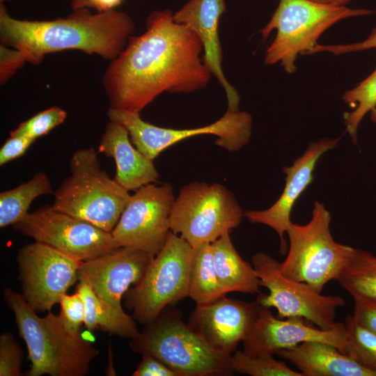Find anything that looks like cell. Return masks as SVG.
Returning a JSON list of instances; mask_svg holds the SVG:
<instances>
[{"label":"cell","instance_id":"74e56055","mask_svg":"<svg viewBox=\"0 0 376 376\" xmlns=\"http://www.w3.org/2000/svg\"><path fill=\"white\" fill-rule=\"evenodd\" d=\"M124 0H72V10L80 8H94L97 12H105L114 10Z\"/></svg>","mask_w":376,"mask_h":376},{"label":"cell","instance_id":"277c9868","mask_svg":"<svg viewBox=\"0 0 376 376\" xmlns=\"http://www.w3.org/2000/svg\"><path fill=\"white\" fill-rule=\"evenodd\" d=\"M70 175L54 191L52 207L111 233L130 194L109 178L93 148L76 150L70 159Z\"/></svg>","mask_w":376,"mask_h":376},{"label":"cell","instance_id":"ac0fdd59","mask_svg":"<svg viewBox=\"0 0 376 376\" xmlns=\"http://www.w3.org/2000/svg\"><path fill=\"white\" fill-rule=\"evenodd\" d=\"M338 139L322 138L309 144L303 155L297 158L290 166H283L286 174L285 185L277 201L263 210H246L244 217L251 223L261 224L272 228L280 240V252L285 254L288 250L285 233L292 221L291 212L297 199L311 183L315 167L321 156L334 149Z\"/></svg>","mask_w":376,"mask_h":376},{"label":"cell","instance_id":"ab89813d","mask_svg":"<svg viewBox=\"0 0 376 376\" xmlns=\"http://www.w3.org/2000/svg\"><path fill=\"white\" fill-rule=\"evenodd\" d=\"M11 1V0H0V3H3L5 1Z\"/></svg>","mask_w":376,"mask_h":376},{"label":"cell","instance_id":"f1b7e54d","mask_svg":"<svg viewBox=\"0 0 376 376\" xmlns=\"http://www.w3.org/2000/svg\"><path fill=\"white\" fill-rule=\"evenodd\" d=\"M347 354L376 375V336L359 326L352 315L345 321Z\"/></svg>","mask_w":376,"mask_h":376},{"label":"cell","instance_id":"5bb4252c","mask_svg":"<svg viewBox=\"0 0 376 376\" xmlns=\"http://www.w3.org/2000/svg\"><path fill=\"white\" fill-rule=\"evenodd\" d=\"M22 296L36 311H50L70 287L79 281L82 261L36 242L17 254Z\"/></svg>","mask_w":376,"mask_h":376},{"label":"cell","instance_id":"5b68a950","mask_svg":"<svg viewBox=\"0 0 376 376\" xmlns=\"http://www.w3.org/2000/svg\"><path fill=\"white\" fill-rule=\"evenodd\" d=\"M130 349L152 355L179 376L231 375L230 357L215 350L176 312H164L135 337Z\"/></svg>","mask_w":376,"mask_h":376},{"label":"cell","instance_id":"4dcf8cb0","mask_svg":"<svg viewBox=\"0 0 376 376\" xmlns=\"http://www.w3.org/2000/svg\"><path fill=\"white\" fill-rule=\"evenodd\" d=\"M22 352L10 333L0 336V375L21 376Z\"/></svg>","mask_w":376,"mask_h":376},{"label":"cell","instance_id":"484cf974","mask_svg":"<svg viewBox=\"0 0 376 376\" xmlns=\"http://www.w3.org/2000/svg\"><path fill=\"white\" fill-rule=\"evenodd\" d=\"M336 281L351 295H361L376 299V256L356 249Z\"/></svg>","mask_w":376,"mask_h":376},{"label":"cell","instance_id":"3957f363","mask_svg":"<svg viewBox=\"0 0 376 376\" xmlns=\"http://www.w3.org/2000/svg\"><path fill=\"white\" fill-rule=\"evenodd\" d=\"M3 298L13 311L19 335L26 343L31 367L28 376H83L98 350L81 333L75 334L64 326L60 315L51 311L39 317L22 295L10 288Z\"/></svg>","mask_w":376,"mask_h":376},{"label":"cell","instance_id":"d6986e66","mask_svg":"<svg viewBox=\"0 0 376 376\" xmlns=\"http://www.w3.org/2000/svg\"><path fill=\"white\" fill-rule=\"evenodd\" d=\"M226 10L225 0H189L173 14V18L199 38L203 45V62L226 93L227 110L237 111L240 95L224 73L223 52L218 31L220 18Z\"/></svg>","mask_w":376,"mask_h":376},{"label":"cell","instance_id":"4316f807","mask_svg":"<svg viewBox=\"0 0 376 376\" xmlns=\"http://www.w3.org/2000/svg\"><path fill=\"white\" fill-rule=\"evenodd\" d=\"M342 98L346 104L354 109L350 112H345L343 118L346 132L355 143L358 127L368 112H371L376 122V68L358 85L346 91Z\"/></svg>","mask_w":376,"mask_h":376},{"label":"cell","instance_id":"44dd1931","mask_svg":"<svg viewBox=\"0 0 376 376\" xmlns=\"http://www.w3.org/2000/svg\"><path fill=\"white\" fill-rule=\"evenodd\" d=\"M276 354L297 367L303 376H376L336 347L307 341Z\"/></svg>","mask_w":376,"mask_h":376},{"label":"cell","instance_id":"f546056e","mask_svg":"<svg viewBox=\"0 0 376 376\" xmlns=\"http://www.w3.org/2000/svg\"><path fill=\"white\" fill-rule=\"evenodd\" d=\"M66 116L65 110L53 107L21 123L10 133L25 135L36 140L41 136L47 134L52 130L63 123Z\"/></svg>","mask_w":376,"mask_h":376},{"label":"cell","instance_id":"e575fe53","mask_svg":"<svg viewBox=\"0 0 376 376\" xmlns=\"http://www.w3.org/2000/svg\"><path fill=\"white\" fill-rule=\"evenodd\" d=\"M376 48V28L373 29L369 36L363 41L340 45H320L317 44L308 54L323 52L340 55L354 52H359Z\"/></svg>","mask_w":376,"mask_h":376},{"label":"cell","instance_id":"52a82bcc","mask_svg":"<svg viewBox=\"0 0 376 376\" xmlns=\"http://www.w3.org/2000/svg\"><path fill=\"white\" fill-rule=\"evenodd\" d=\"M311 215L304 225L292 223L287 232L288 255L280 263V270L285 276L304 282L321 293L328 282L338 279L356 249L334 240L331 217L323 203L315 201Z\"/></svg>","mask_w":376,"mask_h":376},{"label":"cell","instance_id":"1f68e13d","mask_svg":"<svg viewBox=\"0 0 376 376\" xmlns=\"http://www.w3.org/2000/svg\"><path fill=\"white\" fill-rule=\"evenodd\" d=\"M60 318L65 328L72 333H81L84 322V303L78 292L72 295H63L60 299Z\"/></svg>","mask_w":376,"mask_h":376},{"label":"cell","instance_id":"7a4b0ae2","mask_svg":"<svg viewBox=\"0 0 376 376\" xmlns=\"http://www.w3.org/2000/svg\"><path fill=\"white\" fill-rule=\"evenodd\" d=\"M135 24L123 11L93 13L75 10L67 17L32 21L13 18L0 3L1 45L19 50L26 62L40 63L46 54L77 49L111 61L125 48Z\"/></svg>","mask_w":376,"mask_h":376},{"label":"cell","instance_id":"cb8c5ba5","mask_svg":"<svg viewBox=\"0 0 376 376\" xmlns=\"http://www.w3.org/2000/svg\"><path fill=\"white\" fill-rule=\"evenodd\" d=\"M226 294L215 270L212 243L193 248L188 297L196 305H203L223 297Z\"/></svg>","mask_w":376,"mask_h":376},{"label":"cell","instance_id":"e0dca14e","mask_svg":"<svg viewBox=\"0 0 376 376\" xmlns=\"http://www.w3.org/2000/svg\"><path fill=\"white\" fill-rule=\"evenodd\" d=\"M154 257L139 249L118 247L97 258L82 261L79 281H86L95 295L111 306L123 309L121 299L131 285L142 279Z\"/></svg>","mask_w":376,"mask_h":376},{"label":"cell","instance_id":"8fae6325","mask_svg":"<svg viewBox=\"0 0 376 376\" xmlns=\"http://www.w3.org/2000/svg\"><path fill=\"white\" fill-rule=\"evenodd\" d=\"M110 120L123 125L132 143L144 155L154 160L169 146L187 138L202 134L217 137L215 144L233 152L248 143L251 135L252 117L246 111H228L213 123L191 129L164 128L143 120L140 113L109 107Z\"/></svg>","mask_w":376,"mask_h":376},{"label":"cell","instance_id":"836d02e7","mask_svg":"<svg viewBox=\"0 0 376 376\" xmlns=\"http://www.w3.org/2000/svg\"><path fill=\"white\" fill-rule=\"evenodd\" d=\"M22 53L3 45L0 46V82H7L26 63Z\"/></svg>","mask_w":376,"mask_h":376},{"label":"cell","instance_id":"4fadbf2b","mask_svg":"<svg viewBox=\"0 0 376 376\" xmlns=\"http://www.w3.org/2000/svg\"><path fill=\"white\" fill-rule=\"evenodd\" d=\"M134 191L111 233L118 247L139 249L155 257L171 232L173 187L151 183Z\"/></svg>","mask_w":376,"mask_h":376},{"label":"cell","instance_id":"d4e9b609","mask_svg":"<svg viewBox=\"0 0 376 376\" xmlns=\"http://www.w3.org/2000/svg\"><path fill=\"white\" fill-rule=\"evenodd\" d=\"M48 175L37 172L32 178L17 187L0 194V227L13 225L24 218L34 199L54 194Z\"/></svg>","mask_w":376,"mask_h":376},{"label":"cell","instance_id":"603a6c76","mask_svg":"<svg viewBox=\"0 0 376 376\" xmlns=\"http://www.w3.org/2000/svg\"><path fill=\"white\" fill-rule=\"evenodd\" d=\"M79 281L77 292L84 303V324L88 331L100 329L129 338H133L139 333L132 316L123 309L116 308L99 298L86 281Z\"/></svg>","mask_w":376,"mask_h":376},{"label":"cell","instance_id":"83f0119b","mask_svg":"<svg viewBox=\"0 0 376 376\" xmlns=\"http://www.w3.org/2000/svg\"><path fill=\"white\" fill-rule=\"evenodd\" d=\"M230 362L233 372L251 376H303L269 354L251 355L236 350Z\"/></svg>","mask_w":376,"mask_h":376},{"label":"cell","instance_id":"ba28073f","mask_svg":"<svg viewBox=\"0 0 376 376\" xmlns=\"http://www.w3.org/2000/svg\"><path fill=\"white\" fill-rule=\"evenodd\" d=\"M243 217L237 200L224 185L196 182L180 189L172 206L169 225L172 233L195 248L230 233Z\"/></svg>","mask_w":376,"mask_h":376},{"label":"cell","instance_id":"30bf717a","mask_svg":"<svg viewBox=\"0 0 376 376\" xmlns=\"http://www.w3.org/2000/svg\"><path fill=\"white\" fill-rule=\"evenodd\" d=\"M252 265L260 286L269 290V294L258 295L256 302L260 306L275 308L281 319L303 318L322 329L335 326L336 311L345 304L341 297L322 295L304 282L285 276L280 263L263 252L253 255Z\"/></svg>","mask_w":376,"mask_h":376},{"label":"cell","instance_id":"6da1fadb","mask_svg":"<svg viewBox=\"0 0 376 376\" xmlns=\"http://www.w3.org/2000/svg\"><path fill=\"white\" fill-rule=\"evenodd\" d=\"M173 14L150 13L146 31L131 36L111 61L102 80L110 107L140 113L164 92L187 94L207 86L212 75L201 56L202 43Z\"/></svg>","mask_w":376,"mask_h":376},{"label":"cell","instance_id":"8d00e7d4","mask_svg":"<svg viewBox=\"0 0 376 376\" xmlns=\"http://www.w3.org/2000/svg\"><path fill=\"white\" fill-rule=\"evenodd\" d=\"M133 376H179L178 374L157 358L143 354V358Z\"/></svg>","mask_w":376,"mask_h":376},{"label":"cell","instance_id":"d590c367","mask_svg":"<svg viewBox=\"0 0 376 376\" xmlns=\"http://www.w3.org/2000/svg\"><path fill=\"white\" fill-rule=\"evenodd\" d=\"M35 141L25 135L10 133L0 149V165L22 156Z\"/></svg>","mask_w":376,"mask_h":376},{"label":"cell","instance_id":"2e32d148","mask_svg":"<svg viewBox=\"0 0 376 376\" xmlns=\"http://www.w3.org/2000/svg\"><path fill=\"white\" fill-rule=\"evenodd\" d=\"M259 304L221 297L196 305L189 324L210 345L230 357L246 338L257 318Z\"/></svg>","mask_w":376,"mask_h":376},{"label":"cell","instance_id":"7402d4cb","mask_svg":"<svg viewBox=\"0 0 376 376\" xmlns=\"http://www.w3.org/2000/svg\"><path fill=\"white\" fill-rule=\"evenodd\" d=\"M213 260L219 281L227 293L260 292V282L252 265L244 260L233 246L230 233L212 242Z\"/></svg>","mask_w":376,"mask_h":376},{"label":"cell","instance_id":"9c48e42d","mask_svg":"<svg viewBox=\"0 0 376 376\" xmlns=\"http://www.w3.org/2000/svg\"><path fill=\"white\" fill-rule=\"evenodd\" d=\"M191 246L171 231L141 281L126 295L127 307L141 324L155 320L165 308L189 295Z\"/></svg>","mask_w":376,"mask_h":376},{"label":"cell","instance_id":"8992f818","mask_svg":"<svg viewBox=\"0 0 376 376\" xmlns=\"http://www.w3.org/2000/svg\"><path fill=\"white\" fill-rule=\"evenodd\" d=\"M373 13L370 10L324 5L310 0H279L269 21L260 30L263 39L276 30L266 51L265 63L279 62L287 73L293 74L297 71L298 54H308L327 29L342 19Z\"/></svg>","mask_w":376,"mask_h":376},{"label":"cell","instance_id":"f35d334b","mask_svg":"<svg viewBox=\"0 0 376 376\" xmlns=\"http://www.w3.org/2000/svg\"><path fill=\"white\" fill-rule=\"evenodd\" d=\"M311 1L324 4V5H330V6H345L350 1L352 0H310Z\"/></svg>","mask_w":376,"mask_h":376},{"label":"cell","instance_id":"ffe728a7","mask_svg":"<svg viewBox=\"0 0 376 376\" xmlns=\"http://www.w3.org/2000/svg\"><path fill=\"white\" fill-rule=\"evenodd\" d=\"M130 138L123 125L110 120L98 146L100 152L114 159L113 179L129 191L154 183L159 176L153 160L134 148Z\"/></svg>","mask_w":376,"mask_h":376},{"label":"cell","instance_id":"9a60e30c","mask_svg":"<svg viewBox=\"0 0 376 376\" xmlns=\"http://www.w3.org/2000/svg\"><path fill=\"white\" fill-rule=\"evenodd\" d=\"M260 306V305H259ZM307 341L330 344L347 354L345 324L336 322L330 329H322L303 318L274 317L269 308L260 306L256 321L242 341L243 351L251 355H273L279 350Z\"/></svg>","mask_w":376,"mask_h":376},{"label":"cell","instance_id":"d6a6232c","mask_svg":"<svg viewBox=\"0 0 376 376\" xmlns=\"http://www.w3.org/2000/svg\"><path fill=\"white\" fill-rule=\"evenodd\" d=\"M354 300L353 318L365 329L376 336V299L361 295H352Z\"/></svg>","mask_w":376,"mask_h":376},{"label":"cell","instance_id":"7c38bea8","mask_svg":"<svg viewBox=\"0 0 376 376\" xmlns=\"http://www.w3.org/2000/svg\"><path fill=\"white\" fill-rule=\"evenodd\" d=\"M13 226L36 242L80 261L97 258L118 247L111 233L57 211L52 205L28 212Z\"/></svg>","mask_w":376,"mask_h":376}]
</instances>
